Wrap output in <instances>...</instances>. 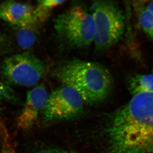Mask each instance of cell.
Instances as JSON below:
<instances>
[{"instance_id":"cell-1","label":"cell","mask_w":153,"mask_h":153,"mask_svg":"<svg viewBox=\"0 0 153 153\" xmlns=\"http://www.w3.org/2000/svg\"><path fill=\"white\" fill-rule=\"evenodd\" d=\"M107 153L153 152V92L134 95L113 113L106 129Z\"/></svg>"},{"instance_id":"cell-2","label":"cell","mask_w":153,"mask_h":153,"mask_svg":"<svg viewBox=\"0 0 153 153\" xmlns=\"http://www.w3.org/2000/svg\"><path fill=\"white\" fill-rule=\"evenodd\" d=\"M53 74L63 85L76 90L89 104L103 100L112 88V77L109 71L95 62L69 60L55 68Z\"/></svg>"},{"instance_id":"cell-3","label":"cell","mask_w":153,"mask_h":153,"mask_svg":"<svg viewBox=\"0 0 153 153\" xmlns=\"http://www.w3.org/2000/svg\"><path fill=\"white\" fill-rule=\"evenodd\" d=\"M54 27L60 40L71 48L87 47L94 41L93 16L82 6H74L58 15Z\"/></svg>"},{"instance_id":"cell-4","label":"cell","mask_w":153,"mask_h":153,"mask_svg":"<svg viewBox=\"0 0 153 153\" xmlns=\"http://www.w3.org/2000/svg\"><path fill=\"white\" fill-rule=\"evenodd\" d=\"M96 50L103 51L119 41L125 29L122 10L112 1H95L92 5Z\"/></svg>"},{"instance_id":"cell-5","label":"cell","mask_w":153,"mask_h":153,"mask_svg":"<svg viewBox=\"0 0 153 153\" xmlns=\"http://www.w3.org/2000/svg\"><path fill=\"white\" fill-rule=\"evenodd\" d=\"M2 74L10 83L24 86L36 85L46 74L43 61L30 53H21L7 57L2 63Z\"/></svg>"},{"instance_id":"cell-6","label":"cell","mask_w":153,"mask_h":153,"mask_svg":"<svg viewBox=\"0 0 153 153\" xmlns=\"http://www.w3.org/2000/svg\"><path fill=\"white\" fill-rule=\"evenodd\" d=\"M84 102L73 88L66 85L58 88L49 96L44 109V118L53 121L75 117L82 112Z\"/></svg>"},{"instance_id":"cell-7","label":"cell","mask_w":153,"mask_h":153,"mask_svg":"<svg viewBox=\"0 0 153 153\" xmlns=\"http://www.w3.org/2000/svg\"><path fill=\"white\" fill-rule=\"evenodd\" d=\"M0 19L17 28H37L44 22L37 7L13 1L0 4Z\"/></svg>"},{"instance_id":"cell-8","label":"cell","mask_w":153,"mask_h":153,"mask_svg":"<svg viewBox=\"0 0 153 153\" xmlns=\"http://www.w3.org/2000/svg\"><path fill=\"white\" fill-rule=\"evenodd\" d=\"M49 97L42 85H38L28 92L26 102L17 120L20 128L27 130L33 126L39 113L45 109Z\"/></svg>"},{"instance_id":"cell-9","label":"cell","mask_w":153,"mask_h":153,"mask_svg":"<svg viewBox=\"0 0 153 153\" xmlns=\"http://www.w3.org/2000/svg\"><path fill=\"white\" fill-rule=\"evenodd\" d=\"M128 82L130 92L133 95L153 92V74H135L129 78Z\"/></svg>"},{"instance_id":"cell-10","label":"cell","mask_w":153,"mask_h":153,"mask_svg":"<svg viewBox=\"0 0 153 153\" xmlns=\"http://www.w3.org/2000/svg\"><path fill=\"white\" fill-rule=\"evenodd\" d=\"M133 5L141 28L150 38L153 39V14L143 1H135Z\"/></svg>"},{"instance_id":"cell-11","label":"cell","mask_w":153,"mask_h":153,"mask_svg":"<svg viewBox=\"0 0 153 153\" xmlns=\"http://www.w3.org/2000/svg\"><path fill=\"white\" fill-rule=\"evenodd\" d=\"M17 29L16 39L19 47L24 49L33 47L37 40V28H19Z\"/></svg>"},{"instance_id":"cell-12","label":"cell","mask_w":153,"mask_h":153,"mask_svg":"<svg viewBox=\"0 0 153 153\" xmlns=\"http://www.w3.org/2000/svg\"><path fill=\"white\" fill-rule=\"evenodd\" d=\"M13 91L8 84L0 81V100H16Z\"/></svg>"},{"instance_id":"cell-13","label":"cell","mask_w":153,"mask_h":153,"mask_svg":"<svg viewBox=\"0 0 153 153\" xmlns=\"http://www.w3.org/2000/svg\"><path fill=\"white\" fill-rule=\"evenodd\" d=\"M66 2V1L59 0H44L38 1L37 5L47 10L51 11L55 7L63 4Z\"/></svg>"},{"instance_id":"cell-14","label":"cell","mask_w":153,"mask_h":153,"mask_svg":"<svg viewBox=\"0 0 153 153\" xmlns=\"http://www.w3.org/2000/svg\"><path fill=\"white\" fill-rule=\"evenodd\" d=\"M43 153H71L66 152V151L61 150L49 149L45 151Z\"/></svg>"},{"instance_id":"cell-15","label":"cell","mask_w":153,"mask_h":153,"mask_svg":"<svg viewBox=\"0 0 153 153\" xmlns=\"http://www.w3.org/2000/svg\"><path fill=\"white\" fill-rule=\"evenodd\" d=\"M146 5L149 10L153 14V1H150L147 4H146Z\"/></svg>"},{"instance_id":"cell-16","label":"cell","mask_w":153,"mask_h":153,"mask_svg":"<svg viewBox=\"0 0 153 153\" xmlns=\"http://www.w3.org/2000/svg\"><path fill=\"white\" fill-rule=\"evenodd\" d=\"M4 39L1 34L0 33V52L4 47Z\"/></svg>"},{"instance_id":"cell-17","label":"cell","mask_w":153,"mask_h":153,"mask_svg":"<svg viewBox=\"0 0 153 153\" xmlns=\"http://www.w3.org/2000/svg\"><path fill=\"white\" fill-rule=\"evenodd\" d=\"M3 153H16L13 150L9 149H5L3 151Z\"/></svg>"},{"instance_id":"cell-18","label":"cell","mask_w":153,"mask_h":153,"mask_svg":"<svg viewBox=\"0 0 153 153\" xmlns=\"http://www.w3.org/2000/svg\"><path fill=\"white\" fill-rule=\"evenodd\" d=\"M153 153V152H152V153Z\"/></svg>"}]
</instances>
